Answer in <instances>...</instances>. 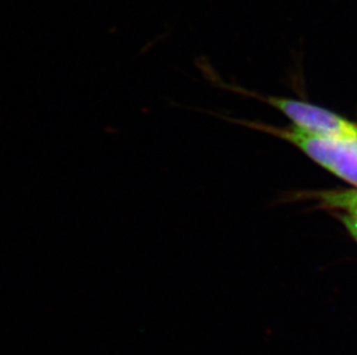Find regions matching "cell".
Masks as SVG:
<instances>
[{
    "mask_svg": "<svg viewBox=\"0 0 357 355\" xmlns=\"http://www.w3.org/2000/svg\"><path fill=\"white\" fill-rule=\"evenodd\" d=\"M337 217L346 226L351 237L357 242V214H337Z\"/></svg>",
    "mask_w": 357,
    "mask_h": 355,
    "instance_id": "277c9868",
    "label": "cell"
},
{
    "mask_svg": "<svg viewBox=\"0 0 357 355\" xmlns=\"http://www.w3.org/2000/svg\"><path fill=\"white\" fill-rule=\"evenodd\" d=\"M325 208L337 209L344 214H357V188L349 191H321L314 195Z\"/></svg>",
    "mask_w": 357,
    "mask_h": 355,
    "instance_id": "3957f363",
    "label": "cell"
},
{
    "mask_svg": "<svg viewBox=\"0 0 357 355\" xmlns=\"http://www.w3.org/2000/svg\"><path fill=\"white\" fill-rule=\"evenodd\" d=\"M264 101L281 111L301 131L327 138H357L356 124L324 107L290 98L267 97Z\"/></svg>",
    "mask_w": 357,
    "mask_h": 355,
    "instance_id": "7a4b0ae2",
    "label": "cell"
},
{
    "mask_svg": "<svg viewBox=\"0 0 357 355\" xmlns=\"http://www.w3.org/2000/svg\"><path fill=\"white\" fill-rule=\"evenodd\" d=\"M252 126L294 144L327 171L357 188V138H327L296 127Z\"/></svg>",
    "mask_w": 357,
    "mask_h": 355,
    "instance_id": "6da1fadb",
    "label": "cell"
}]
</instances>
